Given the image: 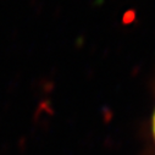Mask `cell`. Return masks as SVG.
Here are the masks:
<instances>
[{"instance_id":"6da1fadb","label":"cell","mask_w":155,"mask_h":155,"mask_svg":"<svg viewBox=\"0 0 155 155\" xmlns=\"http://www.w3.org/2000/svg\"><path fill=\"white\" fill-rule=\"evenodd\" d=\"M153 133H154V139H155V112H154V117H153Z\"/></svg>"}]
</instances>
